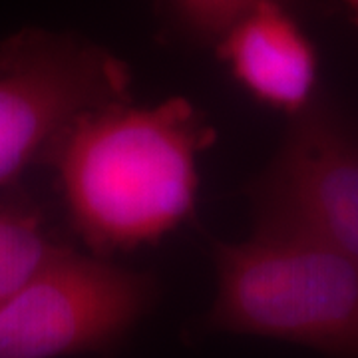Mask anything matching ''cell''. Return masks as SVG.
<instances>
[{
    "instance_id": "1",
    "label": "cell",
    "mask_w": 358,
    "mask_h": 358,
    "mask_svg": "<svg viewBox=\"0 0 358 358\" xmlns=\"http://www.w3.org/2000/svg\"><path fill=\"white\" fill-rule=\"evenodd\" d=\"M215 129L185 98L114 103L78 120L52 154L70 223L96 257L159 241L195 211Z\"/></svg>"
},
{
    "instance_id": "2",
    "label": "cell",
    "mask_w": 358,
    "mask_h": 358,
    "mask_svg": "<svg viewBox=\"0 0 358 358\" xmlns=\"http://www.w3.org/2000/svg\"><path fill=\"white\" fill-rule=\"evenodd\" d=\"M217 294L205 329L358 358V261L289 231L255 227L215 245Z\"/></svg>"
},
{
    "instance_id": "3",
    "label": "cell",
    "mask_w": 358,
    "mask_h": 358,
    "mask_svg": "<svg viewBox=\"0 0 358 358\" xmlns=\"http://www.w3.org/2000/svg\"><path fill=\"white\" fill-rule=\"evenodd\" d=\"M128 66L70 32L26 28L0 40V187L48 164L78 120L131 102Z\"/></svg>"
},
{
    "instance_id": "4",
    "label": "cell",
    "mask_w": 358,
    "mask_h": 358,
    "mask_svg": "<svg viewBox=\"0 0 358 358\" xmlns=\"http://www.w3.org/2000/svg\"><path fill=\"white\" fill-rule=\"evenodd\" d=\"M154 296L150 275L66 245L0 307V358L114 352Z\"/></svg>"
},
{
    "instance_id": "5",
    "label": "cell",
    "mask_w": 358,
    "mask_h": 358,
    "mask_svg": "<svg viewBox=\"0 0 358 358\" xmlns=\"http://www.w3.org/2000/svg\"><path fill=\"white\" fill-rule=\"evenodd\" d=\"M255 227L289 231L358 261V136L317 98L289 117L281 145L249 185Z\"/></svg>"
},
{
    "instance_id": "6",
    "label": "cell",
    "mask_w": 358,
    "mask_h": 358,
    "mask_svg": "<svg viewBox=\"0 0 358 358\" xmlns=\"http://www.w3.org/2000/svg\"><path fill=\"white\" fill-rule=\"evenodd\" d=\"M215 46L233 78L268 108L293 117L319 98L317 50L287 4L251 8Z\"/></svg>"
},
{
    "instance_id": "7",
    "label": "cell",
    "mask_w": 358,
    "mask_h": 358,
    "mask_svg": "<svg viewBox=\"0 0 358 358\" xmlns=\"http://www.w3.org/2000/svg\"><path fill=\"white\" fill-rule=\"evenodd\" d=\"M66 243L52 235L40 205L20 189L0 195V307Z\"/></svg>"
},
{
    "instance_id": "8",
    "label": "cell",
    "mask_w": 358,
    "mask_h": 358,
    "mask_svg": "<svg viewBox=\"0 0 358 358\" xmlns=\"http://www.w3.org/2000/svg\"><path fill=\"white\" fill-rule=\"evenodd\" d=\"M263 2L287 4L289 0H169V8L193 38L217 44L241 16Z\"/></svg>"
},
{
    "instance_id": "9",
    "label": "cell",
    "mask_w": 358,
    "mask_h": 358,
    "mask_svg": "<svg viewBox=\"0 0 358 358\" xmlns=\"http://www.w3.org/2000/svg\"><path fill=\"white\" fill-rule=\"evenodd\" d=\"M345 4L348 6V10H350V16H352L355 24L358 26V0H345Z\"/></svg>"
}]
</instances>
